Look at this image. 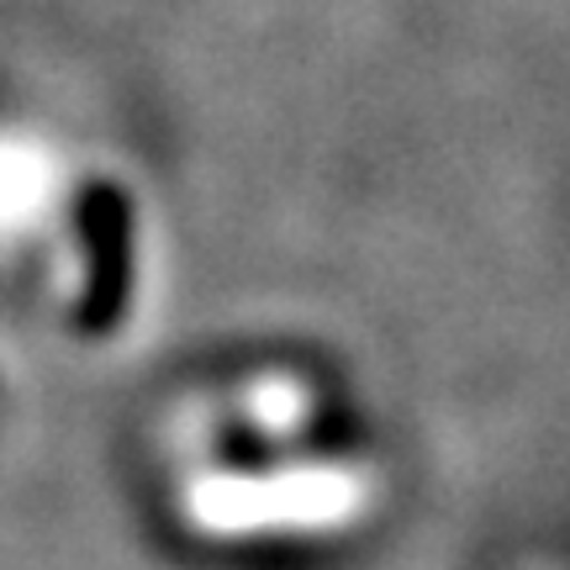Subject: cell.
Listing matches in <instances>:
<instances>
[{
	"mask_svg": "<svg viewBox=\"0 0 570 570\" xmlns=\"http://www.w3.org/2000/svg\"><path fill=\"white\" fill-rule=\"evenodd\" d=\"M365 508V481L344 470H285V475H223L190 491L202 533H312L338 529Z\"/></svg>",
	"mask_w": 570,
	"mask_h": 570,
	"instance_id": "1",
	"label": "cell"
},
{
	"mask_svg": "<svg viewBox=\"0 0 570 570\" xmlns=\"http://www.w3.org/2000/svg\"><path fill=\"white\" fill-rule=\"evenodd\" d=\"M85 227V254H90V291L80 302V323L90 333L117 327L127 306V285H132V217L117 185H90L80 206Z\"/></svg>",
	"mask_w": 570,
	"mask_h": 570,
	"instance_id": "2",
	"label": "cell"
}]
</instances>
